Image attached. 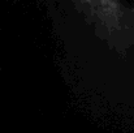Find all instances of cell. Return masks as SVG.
<instances>
[{
    "mask_svg": "<svg viewBox=\"0 0 134 133\" xmlns=\"http://www.w3.org/2000/svg\"><path fill=\"white\" fill-rule=\"evenodd\" d=\"M95 35L117 54L134 47V8L125 0H72Z\"/></svg>",
    "mask_w": 134,
    "mask_h": 133,
    "instance_id": "6da1fadb",
    "label": "cell"
}]
</instances>
